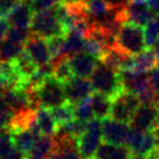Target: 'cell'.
Wrapping results in <instances>:
<instances>
[{
	"mask_svg": "<svg viewBox=\"0 0 159 159\" xmlns=\"http://www.w3.org/2000/svg\"><path fill=\"white\" fill-rule=\"evenodd\" d=\"M91 84L94 91L107 95L111 99L125 91L120 73L101 62L91 75Z\"/></svg>",
	"mask_w": 159,
	"mask_h": 159,
	"instance_id": "6da1fadb",
	"label": "cell"
},
{
	"mask_svg": "<svg viewBox=\"0 0 159 159\" xmlns=\"http://www.w3.org/2000/svg\"><path fill=\"white\" fill-rule=\"evenodd\" d=\"M115 47L128 55H138L148 49L144 30L140 26L125 22L120 26L116 35Z\"/></svg>",
	"mask_w": 159,
	"mask_h": 159,
	"instance_id": "7a4b0ae2",
	"label": "cell"
},
{
	"mask_svg": "<svg viewBox=\"0 0 159 159\" xmlns=\"http://www.w3.org/2000/svg\"><path fill=\"white\" fill-rule=\"evenodd\" d=\"M30 32L32 34L41 36L43 39H49L53 36L66 35V30L60 22L56 14L55 6L49 10L34 12Z\"/></svg>",
	"mask_w": 159,
	"mask_h": 159,
	"instance_id": "3957f363",
	"label": "cell"
},
{
	"mask_svg": "<svg viewBox=\"0 0 159 159\" xmlns=\"http://www.w3.org/2000/svg\"><path fill=\"white\" fill-rule=\"evenodd\" d=\"M34 89L40 107L53 109L67 102L63 83H61L54 76H49L43 80Z\"/></svg>",
	"mask_w": 159,
	"mask_h": 159,
	"instance_id": "277c9868",
	"label": "cell"
},
{
	"mask_svg": "<svg viewBox=\"0 0 159 159\" xmlns=\"http://www.w3.org/2000/svg\"><path fill=\"white\" fill-rule=\"evenodd\" d=\"M102 122L93 118L87 123L84 134L77 139V149L82 159H94L102 140Z\"/></svg>",
	"mask_w": 159,
	"mask_h": 159,
	"instance_id": "5b68a950",
	"label": "cell"
},
{
	"mask_svg": "<svg viewBox=\"0 0 159 159\" xmlns=\"http://www.w3.org/2000/svg\"><path fill=\"white\" fill-rule=\"evenodd\" d=\"M126 146L132 153L149 157L157 149V134L154 131H145L131 126Z\"/></svg>",
	"mask_w": 159,
	"mask_h": 159,
	"instance_id": "8992f818",
	"label": "cell"
},
{
	"mask_svg": "<svg viewBox=\"0 0 159 159\" xmlns=\"http://www.w3.org/2000/svg\"><path fill=\"white\" fill-rule=\"evenodd\" d=\"M139 105H140V101L136 95L130 91H123L119 96L112 99L110 117L116 120H120L130 124Z\"/></svg>",
	"mask_w": 159,
	"mask_h": 159,
	"instance_id": "52a82bcc",
	"label": "cell"
},
{
	"mask_svg": "<svg viewBox=\"0 0 159 159\" xmlns=\"http://www.w3.org/2000/svg\"><path fill=\"white\" fill-rule=\"evenodd\" d=\"M119 14L123 24L128 22L140 27L146 26L157 15L150 8L146 1H134V0H129L120 10Z\"/></svg>",
	"mask_w": 159,
	"mask_h": 159,
	"instance_id": "ba28073f",
	"label": "cell"
},
{
	"mask_svg": "<svg viewBox=\"0 0 159 159\" xmlns=\"http://www.w3.org/2000/svg\"><path fill=\"white\" fill-rule=\"evenodd\" d=\"M131 125L114 118L102 119V138L107 143L117 145H126Z\"/></svg>",
	"mask_w": 159,
	"mask_h": 159,
	"instance_id": "9c48e42d",
	"label": "cell"
},
{
	"mask_svg": "<svg viewBox=\"0 0 159 159\" xmlns=\"http://www.w3.org/2000/svg\"><path fill=\"white\" fill-rule=\"evenodd\" d=\"M54 151L47 159H82L77 149V139L63 132L54 134Z\"/></svg>",
	"mask_w": 159,
	"mask_h": 159,
	"instance_id": "30bf717a",
	"label": "cell"
},
{
	"mask_svg": "<svg viewBox=\"0 0 159 159\" xmlns=\"http://www.w3.org/2000/svg\"><path fill=\"white\" fill-rule=\"evenodd\" d=\"M63 87H65L67 101L73 104H76L80 101L90 97L94 91L91 81L77 76L71 77L69 81L63 83Z\"/></svg>",
	"mask_w": 159,
	"mask_h": 159,
	"instance_id": "8fae6325",
	"label": "cell"
},
{
	"mask_svg": "<svg viewBox=\"0 0 159 159\" xmlns=\"http://www.w3.org/2000/svg\"><path fill=\"white\" fill-rule=\"evenodd\" d=\"M159 107L156 104H140L136 110L130 125L145 131H154Z\"/></svg>",
	"mask_w": 159,
	"mask_h": 159,
	"instance_id": "7c38bea8",
	"label": "cell"
},
{
	"mask_svg": "<svg viewBox=\"0 0 159 159\" xmlns=\"http://www.w3.org/2000/svg\"><path fill=\"white\" fill-rule=\"evenodd\" d=\"M34 15V10L32 7L30 0H20L15 7L11 11L7 16L11 27L19 30H28L32 24V19Z\"/></svg>",
	"mask_w": 159,
	"mask_h": 159,
	"instance_id": "4fadbf2b",
	"label": "cell"
},
{
	"mask_svg": "<svg viewBox=\"0 0 159 159\" xmlns=\"http://www.w3.org/2000/svg\"><path fill=\"white\" fill-rule=\"evenodd\" d=\"M25 50L28 53V55L32 57V60L34 61L38 67L50 63V61H52L46 39L41 38V36L30 33V38L25 43Z\"/></svg>",
	"mask_w": 159,
	"mask_h": 159,
	"instance_id": "5bb4252c",
	"label": "cell"
},
{
	"mask_svg": "<svg viewBox=\"0 0 159 159\" xmlns=\"http://www.w3.org/2000/svg\"><path fill=\"white\" fill-rule=\"evenodd\" d=\"M68 60H69L70 68H71L74 76L83 77V79L91 76L99 63L98 59L87 54L84 52L71 55L68 57Z\"/></svg>",
	"mask_w": 159,
	"mask_h": 159,
	"instance_id": "9a60e30c",
	"label": "cell"
},
{
	"mask_svg": "<svg viewBox=\"0 0 159 159\" xmlns=\"http://www.w3.org/2000/svg\"><path fill=\"white\" fill-rule=\"evenodd\" d=\"M0 159H28L27 153L14 144L10 129H0Z\"/></svg>",
	"mask_w": 159,
	"mask_h": 159,
	"instance_id": "2e32d148",
	"label": "cell"
},
{
	"mask_svg": "<svg viewBox=\"0 0 159 159\" xmlns=\"http://www.w3.org/2000/svg\"><path fill=\"white\" fill-rule=\"evenodd\" d=\"M131 150L126 145H117L111 143H102L96 151L94 159H130Z\"/></svg>",
	"mask_w": 159,
	"mask_h": 159,
	"instance_id": "e0dca14e",
	"label": "cell"
},
{
	"mask_svg": "<svg viewBox=\"0 0 159 159\" xmlns=\"http://www.w3.org/2000/svg\"><path fill=\"white\" fill-rule=\"evenodd\" d=\"M54 137L48 134H40L33 148L28 152V159H47L54 151Z\"/></svg>",
	"mask_w": 159,
	"mask_h": 159,
	"instance_id": "ac0fdd59",
	"label": "cell"
},
{
	"mask_svg": "<svg viewBox=\"0 0 159 159\" xmlns=\"http://www.w3.org/2000/svg\"><path fill=\"white\" fill-rule=\"evenodd\" d=\"M157 66H158V59H157L154 50L148 48L143 53L136 55V57H134V68L131 71L145 74L154 69Z\"/></svg>",
	"mask_w": 159,
	"mask_h": 159,
	"instance_id": "d6986e66",
	"label": "cell"
},
{
	"mask_svg": "<svg viewBox=\"0 0 159 159\" xmlns=\"http://www.w3.org/2000/svg\"><path fill=\"white\" fill-rule=\"evenodd\" d=\"M36 120L42 134L54 136L57 131L59 125L56 124L54 117L50 114V110L43 107H39L36 109Z\"/></svg>",
	"mask_w": 159,
	"mask_h": 159,
	"instance_id": "ffe728a7",
	"label": "cell"
},
{
	"mask_svg": "<svg viewBox=\"0 0 159 159\" xmlns=\"http://www.w3.org/2000/svg\"><path fill=\"white\" fill-rule=\"evenodd\" d=\"M91 104H93L95 118H98L102 120V119L110 116L112 99L108 97L107 95L94 91V94L91 95Z\"/></svg>",
	"mask_w": 159,
	"mask_h": 159,
	"instance_id": "44dd1931",
	"label": "cell"
},
{
	"mask_svg": "<svg viewBox=\"0 0 159 159\" xmlns=\"http://www.w3.org/2000/svg\"><path fill=\"white\" fill-rule=\"evenodd\" d=\"M24 43L5 36L0 41V61H13L24 52Z\"/></svg>",
	"mask_w": 159,
	"mask_h": 159,
	"instance_id": "7402d4cb",
	"label": "cell"
},
{
	"mask_svg": "<svg viewBox=\"0 0 159 159\" xmlns=\"http://www.w3.org/2000/svg\"><path fill=\"white\" fill-rule=\"evenodd\" d=\"M12 132V137H13V142L14 144L19 148L21 151H24L25 153L28 154L30 149L33 148L35 140L39 136L30 129H22V130H15V131H11Z\"/></svg>",
	"mask_w": 159,
	"mask_h": 159,
	"instance_id": "603a6c76",
	"label": "cell"
},
{
	"mask_svg": "<svg viewBox=\"0 0 159 159\" xmlns=\"http://www.w3.org/2000/svg\"><path fill=\"white\" fill-rule=\"evenodd\" d=\"M85 36L76 32H69L65 36V45H63V54L69 57L71 55L83 52Z\"/></svg>",
	"mask_w": 159,
	"mask_h": 159,
	"instance_id": "cb8c5ba5",
	"label": "cell"
},
{
	"mask_svg": "<svg viewBox=\"0 0 159 159\" xmlns=\"http://www.w3.org/2000/svg\"><path fill=\"white\" fill-rule=\"evenodd\" d=\"M13 62H14L15 67H16V70L21 75V77L26 80V81H28V79L38 69V66L35 65V62L32 60V57L28 55V53L25 49L16 59L13 60Z\"/></svg>",
	"mask_w": 159,
	"mask_h": 159,
	"instance_id": "d4e9b609",
	"label": "cell"
},
{
	"mask_svg": "<svg viewBox=\"0 0 159 159\" xmlns=\"http://www.w3.org/2000/svg\"><path fill=\"white\" fill-rule=\"evenodd\" d=\"M50 110V114L54 117L55 122L57 125H63L66 123H69L73 119L76 118V112H75V104L70 102H66L63 104L55 107Z\"/></svg>",
	"mask_w": 159,
	"mask_h": 159,
	"instance_id": "484cf974",
	"label": "cell"
},
{
	"mask_svg": "<svg viewBox=\"0 0 159 159\" xmlns=\"http://www.w3.org/2000/svg\"><path fill=\"white\" fill-rule=\"evenodd\" d=\"M52 65H53V76L56 80H59L61 83H66L71 77H74L68 57L56 60L54 62H52Z\"/></svg>",
	"mask_w": 159,
	"mask_h": 159,
	"instance_id": "4316f807",
	"label": "cell"
},
{
	"mask_svg": "<svg viewBox=\"0 0 159 159\" xmlns=\"http://www.w3.org/2000/svg\"><path fill=\"white\" fill-rule=\"evenodd\" d=\"M75 112L76 118L83 122H89L93 118H95L93 104H91V96L88 98H84L80 101L79 103L75 104Z\"/></svg>",
	"mask_w": 159,
	"mask_h": 159,
	"instance_id": "83f0119b",
	"label": "cell"
},
{
	"mask_svg": "<svg viewBox=\"0 0 159 159\" xmlns=\"http://www.w3.org/2000/svg\"><path fill=\"white\" fill-rule=\"evenodd\" d=\"M65 36L66 35H59V36H53V38L47 39V45H48V49H49L50 57H52L50 62H54L62 57H67L63 54Z\"/></svg>",
	"mask_w": 159,
	"mask_h": 159,
	"instance_id": "f1b7e54d",
	"label": "cell"
},
{
	"mask_svg": "<svg viewBox=\"0 0 159 159\" xmlns=\"http://www.w3.org/2000/svg\"><path fill=\"white\" fill-rule=\"evenodd\" d=\"M145 42L148 48H152L159 39V15H156L153 19L145 26L144 30Z\"/></svg>",
	"mask_w": 159,
	"mask_h": 159,
	"instance_id": "f546056e",
	"label": "cell"
},
{
	"mask_svg": "<svg viewBox=\"0 0 159 159\" xmlns=\"http://www.w3.org/2000/svg\"><path fill=\"white\" fill-rule=\"evenodd\" d=\"M107 50H108V48L104 47L99 41L93 39V38H85L84 47H83V52L84 53L94 56L96 59L101 60Z\"/></svg>",
	"mask_w": 159,
	"mask_h": 159,
	"instance_id": "4dcf8cb0",
	"label": "cell"
},
{
	"mask_svg": "<svg viewBox=\"0 0 159 159\" xmlns=\"http://www.w3.org/2000/svg\"><path fill=\"white\" fill-rule=\"evenodd\" d=\"M30 2L34 12H39L54 7L56 4H59L60 0H30Z\"/></svg>",
	"mask_w": 159,
	"mask_h": 159,
	"instance_id": "1f68e13d",
	"label": "cell"
},
{
	"mask_svg": "<svg viewBox=\"0 0 159 159\" xmlns=\"http://www.w3.org/2000/svg\"><path fill=\"white\" fill-rule=\"evenodd\" d=\"M150 82H151V85L153 88L154 91V96H156V104L159 107V67L154 68L150 71Z\"/></svg>",
	"mask_w": 159,
	"mask_h": 159,
	"instance_id": "d6a6232c",
	"label": "cell"
},
{
	"mask_svg": "<svg viewBox=\"0 0 159 159\" xmlns=\"http://www.w3.org/2000/svg\"><path fill=\"white\" fill-rule=\"evenodd\" d=\"M20 0H0V19H6Z\"/></svg>",
	"mask_w": 159,
	"mask_h": 159,
	"instance_id": "836d02e7",
	"label": "cell"
},
{
	"mask_svg": "<svg viewBox=\"0 0 159 159\" xmlns=\"http://www.w3.org/2000/svg\"><path fill=\"white\" fill-rule=\"evenodd\" d=\"M10 24H8V20L6 19H0V41L5 38L7 35V32L10 30Z\"/></svg>",
	"mask_w": 159,
	"mask_h": 159,
	"instance_id": "e575fe53",
	"label": "cell"
},
{
	"mask_svg": "<svg viewBox=\"0 0 159 159\" xmlns=\"http://www.w3.org/2000/svg\"><path fill=\"white\" fill-rule=\"evenodd\" d=\"M150 8L153 11L154 14L159 15V0H146Z\"/></svg>",
	"mask_w": 159,
	"mask_h": 159,
	"instance_id": "d590c367",
	"label": "cell"
},
{
	"mask_svg": "<svg viewBox=\"0 0 159 159\" xmlns=\"http://www.w3.org/2000/svg\"><path fill=\"white\" fill-rule=\"evenodd\" d=\"M130 159H149V157L142 156V154H134V156H131V158Z\"/></svg>",
	"mask_w": 159,
	"mask_h": 159,
	"instance_id": "8d00e7d4",
	"label": "cell"
},
{
	"mask_svg": "<svg viewBox=\"0 0 159 159\" xmlns=\"http://www.w3.org/2000/svg\"><path fill=\"white\" fill-rule=\"evenodd\" d=\"M154 132L159 134V111H158V117H157V122H156V126H154Z\"/></svg>",
	"mask_w": 159,
	"mask_h": 159,
	"instance_id": "74e56055",
	"label": "cell"
},
{
	"mask_svg": "<svg viewBox=\"0 0 159 159\" xmlns=\"http://www.w3.org/2000/svg\"><path fill=\"white\" fill-rule=\"evenodd\" d=\"M4 101H5V99H4V88L0 87V103L4 102Z\"/></svg>",
	"mask_w": 159,
	"mask_h": 159,
	"instance_id": "f35d334b",
	"label": "cell"
},
{
	"mask_svg": "<svg viewBox=\"0 0 159 159\" xmlns=\"http://www.w3.org/2000/svg\"><path fill=\"white\" fill-rule=\"evenodd\" d=\"M134 1H146V0H134Z\"/></svg>",
	"mask_w": 159,
	"mask_h": 159,
	"instance_id": "ab89813d",
	"label": "cell"
},
{
	"mask_svg": "<svg viewBox=\"0 0 159 159\" xmlns=\"http://www.w3.org/2000/svg\"><path fill=\"white\" fill-rule=\"evenodd\" d=\"M0 87H2V83H1V79H0Z\"/></svg>",
	"mask_w": 159,
	"mask_h": 159,
	"instance_id": "60d3db41",
	"label": "cell"
}]
</instances>
